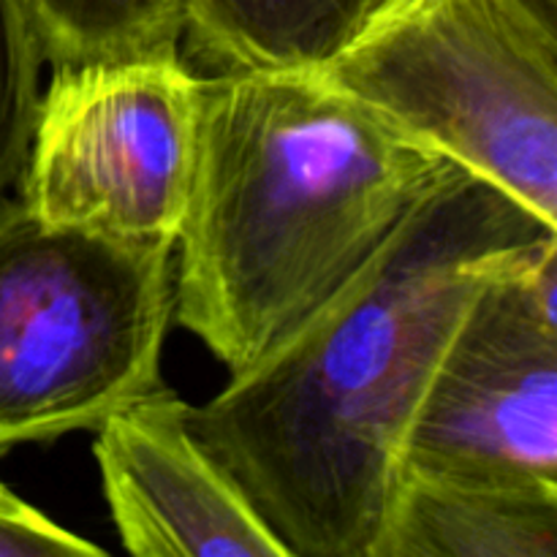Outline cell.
Masks as SVG:
<instances>
[{
  "label": "cell",
  "instance_id": "1",
  "mask_svg": "<svg viewBox=\"0 0 557 557\" xmlns=\"http://www.w3.org/2000/svg\"><path fill=\"white\" fill-rule=\"evenodd\" d=\"M557 228L451 166L297 326L232 373L190 428L292 557H370L403 449L462 315Z\"/></svg>",
  "mask_w": 557,
  "mask_h": 557
},
{
  "label": "cell",
  "instance_id": "2",
  "mask_svg": "<svg viewBox=\"0 0 557 557\" xmlns=\"http://www.w3.org/2000/svg\"><path fill=\"white\" fill-rule=\"evenodd\" d=\"M451 166L319 71L205 76L174 319L237 373L330 299Z\"/></svg>",
  "mask_w": 557,
  "mask_h": 557
},
{
  "label": "cell",
  "instance_id": "3",
  "mask_svg": "<svg viewBox=\"0 0 557 557\" xmlns=\"http://www.w3.org/2000/svg\"><path fill=\"white\" fill-rule=\"evenodd\" d=\"M174 245L47 223L0 194V455L96 433L161 384Z\"/></svg>",
  "mask_w": 557,
  "mask_h": 557
},
{
  "label": "cell",
  "instance_id": "4",
  "mask_svg": "<svg viewBox=\"0 0 557 557\" xmlns=\"http://www.w3.org/2000/svg\"><path fill=\"white\" fill-rule=\"evenodd\" d=\"M319 74L557 228V41L495 0H389Z\"/></svg>",
  "mask_w": 557,
  "mask_h": 557
},
{
  "label": "cell",
  "instance_id": "5",
  "mask_svg": "<svg viewBox=\"0 0 557 557\" xmlns=\"http://www.w3.org/2000/svg\"><path fill=\"white\" fill-rule=\"evenodd\" d=\"M205 76L180 54L54 65L16 183L41 221L177 248Z\"/></svg>",
  "mask_w": 557,
  "mask_h": 557
},
{
  "label": "cell",
  "instance_id": "6",
  "mask_svg": "<svg viewBox=\"0 0 557 557\" xmlns=\"http://www.w3.org/2000/svg\"><path fill=\"white\" fill-rule=\"evenodd\" d=\"M400 473L557 493V237L466 310L419 403Z\"/></svg>",
  "mask_w": 557,
  "mask_h": 557
},
{
  "label": "cell",
  "instance_id": "7",
  "mask_svg": "<svg viewBox=\"0 0 557 557\" xmlns=\"http://www.w3.org/2000/svg\"><path fill=\"white\" fill-rule=\"evenodd\" d=\"M92 455L128 555L292 557L166 384L109 413Z\"/></svg>",
  "mask_w": 557,
  "mask_h": 557
},
{
  "label": "cell",
  "instance_id": "8",
  "mask_svg": "<svg viewBox=\"0 0 557 557\" xmlns=\"http://www.w3.org/2000/svg\"><path fill=\"white\" fill-rule=\"evenodd\" d=\"M370 557H557V493L400 473Z\"/></svg>",
  "mask_w": 557,
  "mask_h": 557
},
{
  "label": "cell",
  "instance_id": "9",
  "mask_svg": "<svg viewBox=\"0 0 557 557\" xmlns=\"http://www.w3.org/2000/svg\"><path fill=\"white\" fill-rule=\"evenodd\" d=\"M389 0H185L190 52L212 71H319Z\"/></svg>",
  "mask_w": 557,
  "mask_h": 557
},
{
  "label": "cell",
  "instance_id": "10",
  "mask_svg": "<svg viewBox=\"0 0 557 557\" xmlns=\"http://www.w3.org/2000/svg\"><path fill=\"white\" fill-rule=\"evenodd\" d=\"M44 63L180 54L185 0H25Z\"/></svg>",
  "mask_w": 557,
  "mask_h": 557
},
{
  "label": "cell",
  "instance_id": "11",
  "mask_svg": "<svg viewBox=\"0 0 557 557\" xmlns=\"http://www.w3.org/2000/svg\"><path fill=\"white\" fill-rule=\"evenodd\" d=\"M41 65L25 0H0V194L20 180L30 150Z\"/></svg>",
  "mask_w": 557,
  "mask_h": 557
},
{
  "label": "cell",
  "instance_id": "12",
  "mask_svg": "<svg viewBox=\"0 0 557 557\" xmlns=\"http://www.w3.org/2000/svg\"><path fill=\"white\" fill-rule=\"evenodd\" d=\"M107 549L65 531L0 482V557H103Z\"/></svg>",
  "mask_w": 557,
  "mask_h": 557
},
{
  "label": "cell",
  "instance_id": "13",
  "mask_svg": "<svg viewBox=\"0 0 557 557\" xmlns=\"http://www.w3.org/2000/svg\"><path fill=\"white\" fill-rule=\"evenodd\" d=\"M542 36L557 41V0H495Z\"/></svg>",
  "mask_w": 557,
  "mask_h": 557
}]
</instances>
